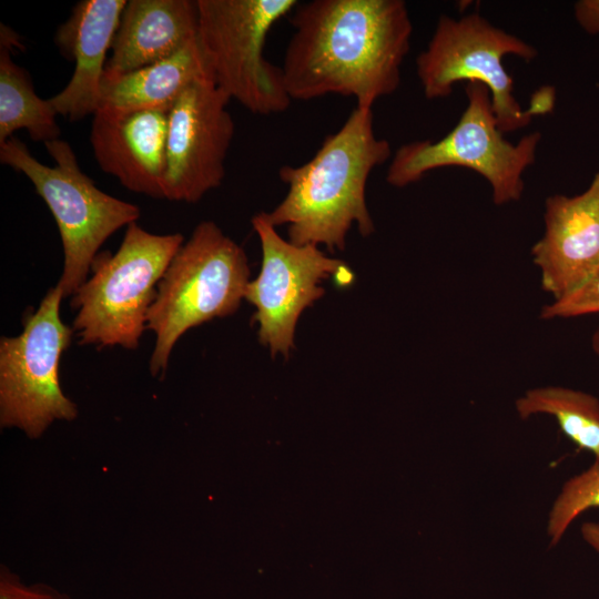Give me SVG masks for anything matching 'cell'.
Masks as SVG:
<instances>
[{
	"mask_svg": "<svg viewBox=\"0 0 599 599\" xmlns=\"http://www.w3.org/2000/svg\"><path fill=\"white\" fill-rule=\"evenodd\" d=\"M0 45L10 49V51L12 49H22L18 34L3 23L0 24Z\"/></svg>",
	"mask_w": 599,
	"mask_h": 599,
	"instance_id": "24",
	"label": "cell"
},
{
	"mask_svg": "<svg viewBox=\"0 0 599 599\" xmlns=\"http://www.w3.org/2000/svg\"><path fill=\"white\" fill-rule=\"evenodd\" d=\"M282 71L293 100L354 97L372 109L400 83L413 24L402 0H313L292 11Z\"/></svg>",
	"mask_w": 599,
	"mask_h": 599,
	"instance_id": "1",
	"label": "cell"
},
{
	"mask_svg": "<svg viewBox=\"0 0 599 599\" xmlns=\"http://www.w3.org/2000/svg\"><path fill=\"white\" fill-rule=\"evenodd\" d=\"M63 291L50 288L23 319L22 332L0 339V425L40 437L55 420H73L77 405L62 392L60 359L73 329L60 316Z\"/></svg>",
	"mask_w": 599,
	"mask_h": 599,
	"instance_id": "9",
	"label": "cell"
},
{
	"mask_svg": "<svg viewBox=\"0 0 599 599\" xmlns=\"http://www.w3.org/2000/svg\"><path fill=\"white\" fill-rule=\"evenodd\" d=\"M126 2L82 0L58 27L54 43L74 63L68 84L50 98L58 115L78 121L98 111L108 52Z\"/></svg>",
	"mask_w": 599,
	"mask_h": 599,
	"instance_id": "14",
	"label": "cell"
},
{
	"mask_svg": "<svg viewBox=\"0 0 599 599\" xmlns=\"http://www.w3.org/2000/svg\"><path fill=\"white\" fill-rule=\"evenodd\" d=\"M514 54L531 61L537 50L478 13L454 19L440 16L426 49L416 59V71L427 99L449 95L459 81L479 82L491 95L494 113L502 133L526 126L532 115L547 112L554 94L522 110L514 95V81L502 59Z\"/></svg>",
	"mask_w": 599,
	"mask_h": 599,
	"instance_id": "7",
	"label": "cell"
},
{
	"mask_svg": "<svg viewBox=\"0 0 599 599\" xmlns=\"http://www.w3.org/2000/svg\"><path fill=\"white\" fill-rule=\"evenodd\" d=\"M591 347H592L593 353L599 358V327L593 332L591 336Z\"/></svg>",
	"mask_w": 599,
	"mask_h": 599,
	"instance_id": "25",
	"label": "cell"
},
{
	"mask_svg": "<svg viewBox=\"0 0 599 599\" xmlns=\"http://www.w3.org/2000/svg\"><path fill=\"white\" fill-rule=\"evenodd\" d=\"M169 110L93 114L90 142L99 167L124 187L164 199Z\"/></svg>",
	"mask_w": 599,
	"mask_h": 599,
	"instance_id": "13",
	"label": "cell"
},
{
	"mask_svg": "<svg viewBox=\"0 0 599 599\" xmlns=\"http://www.w3.org/2000/svg\"><path fill=\"white\" fill-rule=\"evenodd\" d=\"M248 282L244 250L214 222L200 223L169 264L148 313L146 329L155 335L151 374L164 375L185 332L234 314Z\"/></svg>",
	"mask_w": 599,
	"mask_h": 599,
	"instance_id": "3",
	"label": "cell"
},
{
	"mask_svg": "<svg viewBox=\"0 0 599 599\" xmlns=\"http://www.w3.org/2000/svg\"><path fill=\"white\" fill-rule=\"evenodd\" d=\"M0 599H71L69 596L41 583H27L13 573L2 570Z\"/></svg>",
	"mask_w": 599,
	"mask_h": 599,
	"instance_id": "21",
	"label": "cell"
},
{
	"mask_svg": "<svg viewBox=\"0 0 599 599\" xmlns=\"http://www.w3.org/2000/svg\"><path fill=\"white\" fill-rule=\"evenodd\" d=\"M196 37V0H129L103 78H115L165 60Z\"/></svg>",
	"mask_w": 599,
	"mask_h": 599,
	"instance_id": "15",
	"label": "cell"
},
{
	"mask_svg": "<svg viewBox=\"0 0 599 599\" xmlns=\"http://www.w3.org/2000/svg\"><path fill=\"white\" fill-rule=\"evenodd\" d=\"M231 99L212 80L192 83L169 111L164 199L195 203L221 185L234 135Z\"/></svg>",
	"mask_w": 599,
	"mask_h": 599,
	"instance_id": "11",
	"label": "cell"
},
{
	"mask_svg": "<svg viewBox=\"0 0 599 599\" xmlns=\"http://www.w3.org/2000/svg\"><path fill=\"white\" fill-rule=\"evenodd\" d=\"M183 243L180 233L153 234L134 222L115 253H98L71 300L79 343L138 348L158 284Z\"/></svg>",
	"mask_w": 599,
	"mask_h": 599,
	"instance_id": "4",
	"label": "cell"
},
{
	"mask_svg": "<svg viewBox=\"0 0 599 599\" xmlns=\"http://www.w3.org/2000/svg\"><path fill=\"white\" fill-rule=\"evenodd\" d=\"M575 18L588 33L599 35V0H580L575 3Z\"/></svg>",
	"mask_w": 599,
	"mask_h": 599,
	"instance_id": "22",
	"label": "cell"
},
{
	"mask_svg": "<svg viewBox=\"0 0 599 599\" xmlns=\"http://www.w3.org/2000/svg\"><path fill=\"white\" fill-rule=\"evenodd\" d=\"M203 79L212 80L196 38L165 60L103 78L97 112L121 115L152 109L170 111L192 83Z\"/></svg>",
	"mask_w": 599,
	"mask_h": 599,
	"instance_id": "16",
	"label": "cell"
},
{
	"mask_svg": "<svg viewBox=\"0 0 599 599\" xmlns=\"http://www.w3.org/2000/svg\"><path fill=\"white\" fill-rule=\"evenodd\" d=\"M583 541L599 555V522L587 521L580 527Z\"/></svg>",
	"mask_w": 599,
	"mask_h": 599,
	"instance_id": "23",
	"label": "cell"
},
{
	"mask_svg": "<svg viewBox=\"0 0 599 599\" xmlns=\"http://www.w3.org/2000/svg\"><path fill=\"white\" fill-rule=\"evenodd\" d=\"M599 508V464L593 463L567 479L555 498L547 519L549 544L560 542L571 524L585 511Z\"/></svg>",
	"mask_w": 599,
	"mask_h": 599,
	"instance_id": "19",
	"label": "cell"
},
{
	"mask_svg": "<svg viewBox=\"0 0 599 599\" xmlns=\"http://www.w3.org/2000/svg\"><path fill=\"white\" fill-rule=\"evenodd\" d=\"M53 165L38 161L24 142L12 136L0 144V161L24 174L52 213L63 247V270L58 286L73 295L88 280L101 245L119 229L140 217L135 204L102 190L80 169L69 142L44 143Z\"/></svg>",
	"mask_w": 599,
	"mask_h": 599,
	"instance_id": "5",
	"label": "cell"
},
{
	"mask_svg": "<svg viewBox=\"0 0 599 599\" xmlns=\"http://www.w3.org/2000/svg\"><path fill=\"white\" fill-rule=\"evenodd\" d=\"M58 113L50 99L40 98L29 73L0 45V144L26 130L37 142L60 139Z\"/></svg>",
	"mask_w": 599,
	"mask_h": 599,
	"instance_id": "17",
	"label": "cell"
},
{
	"mask_svg": "<svg viewBox=\"0 0 599 599\" xmlns=\"http://www.w3.org/2000/svg\"><path fill=\"white\" fill-rule=\"evenodd\" d=\"M599 313V268L568 295L542 307L545 319L569 318Z\"/></svg>",
	"mask_w": 599,
	"mask_h": 599,
	"instance_id": "20",
	"label": "cell"
},
{
	"mask_svg": "<svg viewBox=\"0 0 599 599\" xmlns=\"http://www.w3.org/2000/svg\"><path fill=\"white\" fill-rule=\"evenodd\" d=\"M545 233L531 256L542 288L559 300L599 268V172L576 196L554 195L545 203Z\"/></svg>",
	"mask_w": 599,
	"mask_h": 599,
	"instance_id": "12",
	"label": "cell"
},
{
	"mask_svg": "<svg viewBox=\"0 0 599 599\" xmlns=\"http://www.w3.org/2000/svg\"><path fill=\"white\" fill-rule=\"evenodd\" d=\"M390 155L388 141L375 135L372 109L356 106L336 132L325 136L309 161L280 167L287 193L267 213L268 221L275 227L287 225L293 244H323L331 252L343 251L353 224L363 236L374 232L366 184L372 171Z\"/></svg>",
	"mask_w": 599,
	"mask_h": 599,
	"instance_id": "2",
	"label": "cell"
},
{
	"mask_svg": "<svg viewBox=\"0 0 599 599\" xmlns=\"http://www.w3.org/2000/svg\"><path fill=\"white\" fill-rule=\"evenodd\" d=\"M197 43L213 83L250 112L270 115L291 105L282 67L264 55L272 27L296 0H196Z\"/></svg>",
	"mask_w": 599,
	"mask_h": 599,
	"instance_id": "6",
	"label": "cell"
},
{
	"mask_svg": "<svg viewBox=\"0 0 599 599\" xmlns=\"http://www.w3.org/2000/svg\"><path fill=\"white\" fill-rule=\"evenodd\" d=\"M465 92L467 106L454 129L438 141H415L398 148L386 181L404 187L432 170L461 166L487 180L495 204L518 201L525 186L522 174L535 162L541 134L532 132L516 144L508 142L498 128L489 89L468 82Z\"/></svg>",
	"mask_w": 599,
	"mask_h": 599,
	"instance_id": "8",
	"label": "cell"
},
{
	"mask_svg": "<svg viewBox=\"0 0 599 599\" xmlns=\"http://www.w3.org/2000/svg\"><path fill=\"white\" fill-rule=\"evenodd\" d=\"M252 226L262 248L258 276L250 281L244 298L256 312L258 339L267 345L273 356L288 357L294 346V334L302 312L321 298L319 283L336 275L341 285L353 280L344 262L325 255L318 246L296 245L283 238L268 221L267 213L252 217Z\"/></svg>",
	"mask_w": 599,
	"mask_h": 599,
	"instance_id": "10",
	"label": "cell"
},
{
	"mask_svg": "<svg viewBox=\"0 0 599 599\" xmlns=\"http://www.w3.org/2000/svg\"><path fill=\"white\" fill-rule=\"evenodd\" d=\"M515 409L521 419L536 415L554 417L564 435L599 464V399L596 396L562 386L536 387L516 399Z\"/></svg>",
	"mask_w": 599,
	"mask_h": 599,
	"instance_id": "18",
	"label": "cell"
}]
</instances>
